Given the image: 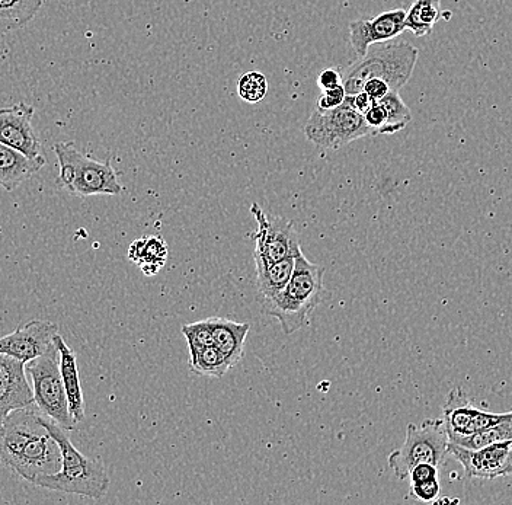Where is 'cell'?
Segmentation results:
<instances>
[{
    "instance_id": "1",
    "label": "cell",
    "mask_w": 512,
    "mask_h": 505,
    "mask_svg": "<svg viewBox=\"0 0 512 505\" xmlns=\"http://www.w3.org/2000/svg\"><path fill=\"white\" fill-rule=\"evenodd\" d=\"M0 462L31 484L62 468V450L35 405L12 411L0 424Z\"/></svg>"
},
{
    "instance_id": "2",
    "label": "cell",
    "mask_w": 512,
    "mask_h": 505,
    "mask_svg": "<svg viewBox=\"0 0 512 505\" xmlns=\"http://www.w3.org/2000/svg\"><path fill=\"white\" fill-rule=\"evenodd\" d=\"M323 276V267L312 264L302 252L294 260L293 273L286 289L264 303L268 315L280 322L284 334H294L309 324L313 310L318 308L326 296Z\"/></svg>"
},
{
    "instance_id": "3",
    "label": "cell",
    "mask_w": 512,
    "mask_h": 505,
    "mask_svg": "<svg viewBox=\"0 0 512 505\" xmlns=\"http://www.w3.org/2000/svg\"><path fill=\"white\" fill-rule=\"evenodd\" d=\"M418 57V49L405 41L371 44L367 53L342 73L345 94H358L370 79H383L392 92H400L412 78Z\"/></svg>"
},
{
    "instance_id": "4",
    "label": "cell",
    "mask_w": 512,
    "mask_h": 505,
    "mask_svg": "<svg viewBox=\"0 0 512 505\" xmlns=\"http://www.w3.org/2000/svg\"><path fill=\"white\" fill-rule=\"evenodd\" d=\"M46 425L51 436L62 450V468L53 475L44 476L37 482L38 487L50 491L66 492L80 497L101 500L110 489V476L101 463L89 459L76 449L62 427L46 417Z\"/></svg>"
},
{
    "instance_id": "5",
    "label": "cell",
    "mask_w": 512,
    "mask_h": 505,
    "mask_svg": "<svg viewBox=\"0 0 512 505\" xmlns=\"http://www.w3.org/2000/svg\"><path fill=\"white\" fill-rule=\"evenodd\" d=\"M53 150L60 166V185L72 196H118L123 191L111 158L95 161L79 152L73 143H56Z\"/></svg>"
},
{
    "instance_id": "6",
    "label": "cell",
    "mask_w": 512,
    "mask_h": 505,
    "mask_svg": "<svg viewBox=\"0 0 512 505\" xmlns=\"http://www.w3.org/2000/svg\"><path fill=\"white\" fill-rule=\"evenodd\" d=\"M25 372L31 376L34 404L38 411L64 431L75 430L76 423L69 411L60 373L59 353L53 341L43 354L25 363Z\"/></svg>"
},
{
    "instance_id": "7",
    "label": "cell",
    "mask_w": 512,
    "mask_h": 505,
    "mask_svg": "<svg viewBox=\"0 0 512 505\" xmlns=\"http://www.w3.org/2000/svg\"><path fill=\"white\" fill-rule=\"evenodd\" d=\"M448 434L443 420H425L422 424H409L405 443L387 457L389 468L396 478L405 481L412 468L419 463H431L441 468L448 455Z\"/></svg>"
},
{
    "instance_id": "8",
    "label": "cell",
    "mask_w": 512,
    "mask_h": 505,
    "mask_svg": "<svg viewBox=\"0 0 512 505\" xmlns=\"http://www.w3.org/2000/svg\"><path fill=\"white\" fill-rule=\"evenodd\" d=\"M307 139L320 149H339L361 137L371 136L364 115L347 101L332 110L316 108L304 126Z\"/></svg>"
},
{
    "instance_id": "9",
    "label": "cell",
    "mask_w": 512,
    "mask_h": 505,
    "mask_svg": "<svg viewBox=\"0 0 512 505\" xmlns=\"http://www.w3.org/2000/svg\"><path fill=\"white\" fill-rule=\"evenodd\" d=\"M256 220L255 265H268L302 254L300 236L293 222L284 217L268 216L259 204H252Z\"/></svg>"
},
{
    "instance_id": "10",
    "label": "cell",
    "mask_w": 512,
    "mask_h": 505,
    "mask_svg": "<svg viewBox=\"0 0 512 505\" xmlns=\"http://www.w3.org/2000/svg\"><path fill=\"white\" fill-rule=\"evenodd\" d=\"M511 417L512 411L504 412V414L483 411L473 404L466 392L456 388L448 393L441 420L446 427L448 440H451L456 437L469 436V434L502 423Z\"/></svg>"
},
{
    "instance_id": "11",
    "label": "cell",
    "mask_w": 512,
    "mask_h": 505,
    "mask_svg": "<svg viewBox=\"0 0 512 505\" xmlns=\"http://www.w3.org/2000/svg\"><path fill=\"white\" fill-rule=\"evenodd\" d=\"M448 455L463 466L467 479L495 481L502 476H512V440L476 450L448 444Z\"/></svg>"
},
{
    "instance_id": "12",
    "label": "cell",
    "mask_w": 512,
    "mask_h": 505,
    "mask_svg": "<svg viewBox=\"0 0 512 505\" xmlns=\"http://www.w3.org/2000/svg\"><path fill=\"white\" fill-rule=\"evenodd\" d=\"M34 114L35 108L25 102L0 108V143L37 159L43 158V147L32 127Z\"/></svg>"
},
{
    "instance_id": "13",
    "label": "cell",
    "mask_w": 512,
    "mask_h": 505,
    "mask_svg": "<svg viewBox=\"0 0 512 505\" xmlns=\"http://www.w3.org/2000/svg\"><path fill=\"white\" fill-rule=\"evenodd\" d=\"M32 405L34 393L25 375V361L0 354V424L12 411Z\"/></svg>"
},
{
    "instance_id": "14",
    "label": "cell",
    "mask_w": 512,
    "mask_h": 505,
    "mask_svg": "<svg viewBox=\"0 0 512 505\" xmlns=\"http://www.w3.org/2000/svg\"><path fill=\"white\" fill-rule=\"evenodd\" d=\"M57 332L59 326L53 322L32 319L19 325L11 334L0 337V354H11L27 363L46 351Z\"/></svg>"
},
{
    "instance_id": "15",
    "label": "cell",
    "mask_w": 512,
    "mask_h": 505,
    "mask_svg": "<svg viewBox=\"0 0 512 505\" xmlns=\"http://www.w3.org/2000/svg\"><path fill=\"white\" fill-rule=\"evenodd\" d=\"M405 9H393L371 19H360L350 24V41L358 57L367 53L371 44L386 43L399 37L405 28Z\"/></svg>"
},
{
    "instance_id": "16",
    "label": "cell",
    "mask_w": 512,
    "mask_h": 505,
    "mask_svg": "<svg viewBox=\"0 0 512 505\" xmlns=\"http://www.w3.org/2000/svg\"><path fill=\"white\" fill-rule=\"evenodd\" d=\"M53 343L59 353L60 373H62L64 391L69 402V411L75 423L78 424L85 420V399H83L82 383H80L78 357L59 332L54 334Z\"/></svg>"
},
{
    "instance_id": "17",
    "label": "cell",
    "mask_w": 512,
    "mask_h": 505,
    "mask_svg": "<svg viewBox=\"0 0 512 505\" xmlns=\"http://www.w3.org/2000/svg\"><path fill=\"white\" fill-rule=\"evenodd\" d=\"M44 165V156L37 159L28 158L24 153L0 143V187L9 193L15 191L22 182L30 180Z\"/></svg>"
},
{
    "instance_id": "18",
    "label": "cell",
    "mask_w": 512,
    "mask_h": 505,
    "mask_svg": "<svg viewBox=\"0 0 512 505\" xmlns=\"http://www.w3.org/2000/svg\"><path fill=\"white\" fill-rule=\"evenodd\" d=\"M207 322L213 334L214 347L219 348L230 367H235L245 354V340L251 325L224 318H207Z\"/></svg>"
},
{
    "instance_id": "19",
    "label": "cell",
    "mask_w": 512,
    "mask_h": 505,
    "mask_svg": "<svg viewBox=\"0 0 512 505\" xmlns=\"http://www.w3.org/2000/svg\"><path fill=\"white\" fill-rule=\"evenodd\" d=\"M128 258L139 265L144 276H156L168 260V245L160 236H143L130 245Z\"/></svg>"
},
{
    "instance_id": "20",
    "label": "cell",
    "mask_w": 512,
    "mask_h": 505,
    "mask_svg": "<svg viewBox=\"0 0 512 505\" xmlns=\"http://www.w3.org/2000/svg\"><path fill=\"white\" fill-rule=\"evenodd\" d=\"M294 260L296 257L274 262V264L255 265L256 287H258V292L264 303L274 299L286 289L291 273H293Z\"/></svg>"
},
{
    "instance_id": "21",
    "label": "cell",
    "mask_w": 512,
    "mask_h": 505,
    "mask_svg": "<svg viewBox=\"0 0 512 505\" xmlns=\"http://www.w3.org/2000/svg\"><path fill=\"white\" fill-rule=\"evenodd\" d=\"M450 17V12L441 11L440 0H415L406 12L405 28L416 37H427L441 18Z\"/></svg>"
},
{
    "instance_id": "22",
    "label": "cell",
    "mask_w": 512,
    "mask_h": 505,
    "mask_svg": "<svg viewBox=\"0 0 512 505\" xmlns=\"http://www.w3.org/2000/svg\"><path fill=\"white\" fill-rule=\"evenodd\" d=\"M41 6L43 0H0V35L27 27Z\"/></svg>"
},
{
    "instance_id": "23",
    "label": "cell",
    "mask_w": 512,
    "mask_h": 505,
    "mask_svg": "<svg viewBox=\"0 0 512 505\" xmlns=\"http://www.w3.org/2000/svg\"><path fill=\"white\" fill-rule=\"evenodd\" d=\"M508 440H512V417L502 423L492 425V427L469 434V436L456 437V439L448 441L454 446L463 447V449L476 450Z\"/></svg>"
},
{
    "instance_id": "24",
    "label": "cell",
    "mask_w": 512,
    "mask_h": 505,
    "mask_svg": "<svg viewBox=\"0 0 512 505\" xmlns=\"http://www.w3.org/2000/svg\"><path fill=\"white\" fill-rule=\"evenodd\" d=\"M377 102L382 105L384 111V124L379 134L399 133L411 123V110L400 98L399 92H389L386 97Z\"/></svg>"
},
{
    "instance_id": "25",
    "label": "cell",
    "mask_w": 512,
    "mask_h": 505,
    "mask_svg": "<svg viewBox=\"0 0 512 505\" xmlns=\"http://www.w3.org/2000/svg\"><path fill=\"white\" fill-rule=\"evenodd\" d=\"M190 369L195 375L219 379L226 375L232 367L226 357L220 353L219 348L210 345L200 351L194 359H190Z\"/></svg>"
},
{
    "instance_id": "26",
    "label": "cell",
    "mask_w": 512,
    "mask_h": 505,
    "mask_svg": "<svg viewBox=\"0 0 512 505\" xmlns=\"http://www.w3.org/2000/svg\"><path fill=\"white\" fill-rule=\"evenodd\" d=\"M239 97L248 104H258L268 92L267 78L261 72H248L240 76Z\"/></svg>"
},
{
    "instance_id": "27",
    "label": "cell",
    "mask_w": 512,
    "mask_h": 505,
    "mask_svg": "<svg viewBox=\"0 0 512 505\" xmlns=\"http://www.w3.org/2000/svg\"><path fill=\"white\" fill-rule=\"evenodd\" d=\"M181 331L185 340H187L188 350H190V359H194L204 348L214 345L213 334H211L207 319L194 322V324L184 325Z\"/></svg>"
},
{
    "instance_id": "28",
    "label": "cell",
    "mask_w": 512,
    "mask_h": 505,
    "mask_svg": "<svg viewBox=\"0 0 512 505\" xmlns=\"http://www.w3.org/2000/svg\"><path fill=\"white\" fill-rule=\"evenodd\" d=\"M440 479H432V481L421 482V484H411L409 487V497L422 503H434L440 495Z\"/></svg>"
},
{
    "instance_id": "29",
    "label": "cell",
    "mask_w": 512,
    "mask_h": 505,
    "mask_svg": "<svg viewBox=\"0 0 512 505\" xmlns=\"http://www.w3.org/2000/svg\"><path fill=\"white\" fill-rule=\"evenodd\" d=\"M345 94L344 86H338V88L334 89H326V91H322V95H320L318 102H316V108L319 110H332V108L339 107V105L344 102Z\"/></svg>"
},
{
    "instance_id": "30",
    "label": "cell",
    "mask_w": 512,
    "mask_h": 505,
    "mask_svg": "<svg viewBox=\"0 0 512 505\" xmlns=\"http://www.w3.org/2000/svg\"><path fill=\"white\" fill-rule=\"evenodd\" d=\"M438 475H440V468L437 466L431 465V463H419L409 472L408 478L411 479V484H421V482L437 479Z\"/></svg>"
},
{
    "instance_id": "31",
    "label": "cell",
    "mask_w": 512,
    "mask_h": 505,
    "mask_svg": "<svg viewBox=\"0 0 512 505\" xmlns=\"http://www.w3.org/2000/svg\"><path fill=\"white\" fill-rule=\"evenodd\" d=\"M364 120H366L367 126L370 127L371 136H379V131L382 129L384 124V111L382 105H380L379 102L374 101L370 110L364 114Z\"/></svg>"
},
{
    "instance_id": "32",
    "label": "cell",
    "mask_w": 512,
    "mask_h": 505,
    "mask_svg": "<svg viewBox=\"0 0 512 505\" xmlns=\"http://www.w3.org/2000/svg\"><path fill=\"white\" fill-rule=\"evenodd\" d=\"M363 91L366 92L368 97L373 99V101H380V99L386 97L389 92H392L390 86L387 85V82H384L383 79H370L364 83Z\"/></svg>"
},
{
    "instance_id": "33",
    "label": "cell",
    "mask_w": 512,
    "mask_h": 505,
    "mask_svg": "<svg viewBox=\"0 0 512 505\" xmlns=\"http://www.w3.org/2000/svg\"><path fill=\"white\" fill-rule=\"evenodd\" d=\"M318 85L322 91L338 88V86L342 85V75L336 69L323 70L319 75Z\"/></svg>"
},
{
    "instance_id": "34",
    "label": "cell",
    "mask_w": 512,
    "mask_h": 505,
    "mask_svg": "<svg viewBox=\"0 0 512 505\" xmlns=\"http://www.w3.org/2000/svg\"><path fill=\"white\" fill-rule=\"evenodd\" d=\"M345 101H347L348 104H350L351 107L361 115L366 114L374 102L373 99L368 97L364 91L358 92V94L354 95H347V97H345Z\"/></svg>"
}]
</instances>
